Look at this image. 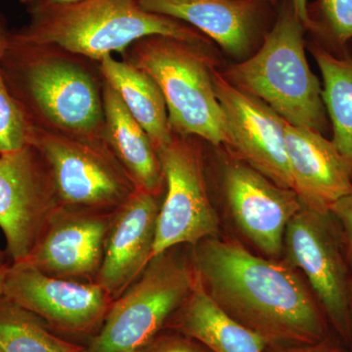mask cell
<instances>
[{"mask_svg":"<svg viewBox=\"0 0 352 352\" xmlns=\"http://www.w3.org/2000/svg\"><path fill=\"white\" fill-rule=\"evenodd\" d=\"M272 352H333L325 347L316 346L314 344H302V346L285 347Z\"/></svg>","mask_w":352,"mask_h":352,"instance_id":"83f0119b","label":"cell"},{"mask_svg":"<svg viewBox=\"0 0 352 352\" xmlns=\"http://www.w3.org/2000/svg\"><path fill=\"white\" fill-rule=\"evenodd\" d=\"M305 30L289 3L264 36L258 52L222 75L289 124L322 132L327 124L325 106L320 82L305 55Z\"/></svg>","mask_w":352,"mask_h":352,"instance_id":"3957f363","label":"cell"},{"mask_svg":"<svg viewBox=\"0 0 352 352\" xmlns=\"http://www.w3.org/2000/svg\"><path fill=\"white\" fill-rule=\"evenodd\" d=\"M175 248L154 256L138 279L113 300L85 352H140L189 295L195 270Z\"/></svg>","mask_w":352,"mask_h":352,"instance_id":"8992f818","label":"cell"},{"mask_svg":"<svg viewBox=\"0 0 352 352\" xmlns=\"http://www.w3.org/2000/svg\"><path fill=\"white\" fill-rule=\"evenodd\" d=\"M113 214L60 207L20 263L51 276L96 282Z\"/></svg>","mask_w":352,"mask_h":352,"instance_id":"4fadbf2b","label":"cell"},{"mask_svg":"<svg viewBox=\"0 0 352 352\" xmlns=\"http://www.w3.org/2000/svg\"><path fill=\"white\" fill-rule=\"evenodd\" d=\"M214 83L226 116L227 148L275 184L293 189L283 118L263 101L234 87L217 69Z\"/></svg>","mask_w":352,"mask_h":352,"instance_id":"8fae6325","label":"cell"},{"mask_svg":"<svg viewBox=\"0 0 352 352\" xmlns=\"http://www.w3.org/2000/svg\"><path fill=\"white\" fill-rule=\"evenodd\" d=\"M171 327L210 352H264L267 342L226 314L208 295L195 271V281L171 317Z\"/></svg>","mask_w":352,"mask_h":352,"instance_id":"d6986e66","label":"cell"},{"mask_svg":"<svg viewBox=\"0 0 352 352\" xmlns=\"http://www.w3.org/2000/svg\"><path fill=\"white\" fill-rule=\"evenodd\" d=\"M146 11L191 25L231 56L249 51L261 0H138Z\"/></svg>","mask_w":352,"mask_h":352,"instance_id":"e0dca14e","label":"cell"},{"mask_svg":"<svg viewBox=\"0 0 352 352\" xmlns=\"http://www.w3.org/2000/svg\"><path fill=\"white\" fill-rule=\"evenodd\" d=\"M23 3L28 4V6H31V4L36 3V2L41 1V0H20Z\"/></svg>","mask_w":352,"mask_h":352,"instance_id":"1f68e13d","label":"cell"},{"mask_svg":"<svg viewBox=\"0 0 352 352\" xmlns=\"http://www.w3.org/2000/svg\"><path fill=\"white\" fill-rule=\"evenodd\" d=\"M131 64L161 89L171 131L228 145L226 116L215 92L214 63L195 44L153 36L132 44Z\"/></svg>","mask_w":352,"mask_h":352,"instance_id":"5b68a950","label":"cell"},{"mask_svg":"<svg viewBox=\"0 0 352 352\" xmlns=\"http://www.w3.org/2000/svg\"><path fill=\"white\" fill-rule=\"evenodd\" d=\"M59 208L47 166L32 145L0 156V229L11 263L29 256Z\"/></svg>","mask_w":352,"mask_h":352,"instance_id":"30bf717a","label":"cell"},{"mask_svg":"<svg viewBox=\"0 0 352 352\" xmlns=\"http://www.w3.org/2000/svg\"><path fill=\"white\" fill-rule=\"evenodd\" d=\"M330 214L338 219L342 226L347 251L352 259V193L333 204Z\"/></svg>","mask_w":352,"mask_h":352,"instance_id":"484cf974","label":"cell"},{"mask_svg":"<svg viewBox=\"0 0 352 352\" xmlns=\"http://www.w3.org/2000/svg\"><path fill=\"white\" fill-rule=\"evenodd\" d=\"M268 1L270 2V3L275 4L277 2V0H268Z\"/></svg>","mask_w":352,"mask_h":352,"instance_id":"d6a6232c","label":"cell"},{"mask_svg":"<svg viewBox=\"0 0 352 352\" xmlns=\"http://www.w3.org/2000/svg\"><path fill=\"white\" fill-rule=\"evenodd\" d=\"M319 9L333 38L340 43L352 38V0H319Z\"/></svg>","mask_w":352,"mask_h":352,"instance_id":"cb8c5ba5","label":"cell"},{"mask_svg":"<svg viewBox=\"0 0 352 352\" xmlns=\"http://www.w3.org/2000/svg\"><path fill=\"white\" fill-rule=\"evenodd\" d=\"M3 296L71 335L98 332L113 302L96 282L51 276L23 263L9 264Z\"/></svg>","mask_w":352,"mask_h":352,"instance_id":"9c48e42d","label":"cell"},{"mask_svg":"<svg viewBox=\"0 0 352 352\" xmlns=\"http://www.w3.org/2000/svg\"><path fill=\"white\" fill-rule=\"evenodd\" d=\"M105 136L113 156L135 189L159 197L164 192L161 163L151 139L110 85L103 91Z\"/></svg>","mask_w":352,"mask_h":352,"instance_id":"ac0fdd59","label":"cell"},{"mask_svg":"<svg viewBox=\"0 0 352 352\" xmlns=\"http://www.w3.org/2000/svg\"><path fill=\"white\" fill-rule=\"evenodd\" d=\"M291 6L296 17L300 20L305 30L316 31L317 25L310 17L308 0H291Z\"/></svg>","mask_w":352,"mask_h":352,"instance_id":"4316f807","label":"cell"},{"mask_svg":"<svg viewBox=\"0 0 352 352\" xmlns=\"http://www.w3.org/2000/svg\"><path fill=\"white\" fill-rule=\"evenodd\" d=\"M323 80L322 99L333 126V143L352 175V59L312 50Z\"/></svg>","mask_w":352,"mask_h":352,"instance_id":"44dd1931","label":"cell"},{"mask_svg":"<svg viewBox=\"0 0 352 352\" xmlns=\"http://www.w3.org/2000/svg\"><path fill=\"white\" fill-rule=\"evenodd\" d=\"M191 261L214 302L267 344H314L323 336L311 292L289 263L217 236L193 245Z\"/></svg>","mask_w":352,"mask_h":352,"instance_id":"6da1fadb","label":"cell"},{"mask_svg":"<svg viewBox=\"0 0 352 352\" xmlns=\"http://www.w3.org/2000/svg\"><path fill=\"white\" fill-rule=\"evenodd\" d=\"M2 74L25 113H36L72 138L96 141L105 129L103 101L87 72L68 61L46 56L41 47L10 34L0 59Z\"/></svg>","mask_w":352,"mask_h":352,"instance_id":"277c9868","label":"cell"},{"mask_svg":"<svg viewBox=\"0 0 352 352\" xmlns=\"http://www.w3.org/2000/svg\"><path fill=\"white\" fill-rule=\"evenodd\" d=\"M10 34H7L3 25L0 22V59L3 56L4 53L8 47Z\"/></svg>","mask_w":352,"mask_h":352,"instance_id":"f1b7e54d","label":"cell"},{"mask_svg":"<svg viewBox=\"0 0 352 352\" xmlns=\"http://www.w3.org/2000/svg\"><path fill=\"white\" fill-rule=\"evenodd\" d=\"M59 337L39 317L0 296V352H85Z\"/></svg>","mask_w":352,"mask_h":352,"instance_id":"7402d4cb","label":"cell"},{"mask_svg":"<svg viewBox=\"0 0 352 352\" xmlns=\"http://www.w3.org/2000/svg\"><path fill=\"white\" fill-rule=\"evenodd\" d=\"M31 145L47 166L60 207L112 214L135 190L110 150L96 141L34 126Z\"/></svg>","mask_w":352,"mask_h":352,"instance_id":"52a82bcc","label":"cell"},{"mask_svg":"<svg viewBox=\"0 0 352 352\" xmlns=\"http://www.w3.org/2000/svg\"><path fill=\"white\" fill-rule=\"evenodd\" d=\"M107 85L117 92L129 112L151 139L156 151L173 141L168 109L161 89L145 72L112 55L100 61Z\"/></svg>","mask_w":352,"mask_h":352,"instance_id":"ffe728a7","label":"cell"},{"mask_svg":"<svg viewBox=\"0 0 352 352\" xmlns=\"http://www.w3.org/2000/svg\"><path fill=\"white\" fill-rule=\"evenodd\" d=\"M328 217L302 206L287 226L284 250L329 316L344 328L349 307L346 268Z\"/></svg>","mask_w":352,"mask_h":352,"instance_id":"5bb4252c","label":"cell"},{"mask_svg":"<svg viewBox=\"0 0 352 352\" xmlns=\"http://www.w3.org/2000/svg\"><path fill=\"white\" fill-rule=\"evenodd\" d=\"M34 124L7 87L0 66V156L31 145Z\"/></svg>","mask_w":352,"mask_h":352,"instance_id":"603a6c76","label":"cell"},{"mask_svg":"<svg viewBox=\"0 0 352 352\" xmlns=\"http://www.w3.org/2000/svg\"><path fill=\"white\" fill-rule=\"evenodd\" d=\"M285 143L293 190L303 207L330 214L333 204L352 193V175L333 141L321 132L284 120Z\"/></svg>","mask_w":352,"mask_h":352,"instance_id":"2e32d148","label":"cell"},{"mask_svg":"<svg viewBox=\"0 0 352 352\" xmlns=\"http://www.w3.org/2000/svg\"><path fill=\"white\" fill-rule=\"evenodd\" d=\"M223 188L240 232L264 256L279 258L287 226L302 208L296 192L275 184L240 160L226 166Z\"/></svg>","mask_w":352,"mask_h":352,"instance_id":"7c38bea8","label":"cell"},{"mask_svg":"<svg viewBox=\"0 0 352 352\" xmlns=\"http://www.w3.org/2000/svg\"><path fill=\"white\" fill-rule=\"evenodd\" d=\"M9 264L0 267V296L3 295L4 282H6V273L7 270H8Z\"/></svg>","mask_w":352,"mask_h":352,"instance_id":"f546056e","label":"cell"},{"mask_svg":"<svg viewBox=\"0 0 352 352\" xmlns=\"http://www.w3.org/2000/svg\"><path fill=\"white\" fill-rule=\"evenodd\" d=\"M31 22L14 38L101 61L140 39L170 36L205 44L207 36L182 21L146 11L138 0H80L58 3L41 0L30 6Z\"/></svg>","mask_w":352,"mask_h":352,"instance_id":"7a4b0ae2","label":"cell"},{"mask_svg":"<svg viewBox=\"0 0 352 352\" xmlns=\"http://www.w3.org/2000/svg\"><path fill=\"white\" fill-rule=\"evenodd\" d=\"M140 352H210L197 340L182 333H161Z\"/></svg>","mask_w":352,"mask_h":352,"instance_id":"d4e9b609","label":"cell"},{"mask_svg":"<svg viewBox=\"0 0 352 352\" xmlns=\"http://www.w3.org/2000/svg\"><path fill=\"white\" fill-rule=\"evenodd\" d=\"M7 254L6 252H2L1 250H0V267H2V266L7 265V264H9L7 263Z\"/></svg>","mask_w":352,"mask_h":352,"instance_id":"4dcf8cb0","label":"cell"},{"mask_svg":"<svg viewBox=\"0 0 352 352\" xmlns=\"http://www.w3.org/2000/svg\"><path fill=\"white\" fill-rule=\"evenodd\" d=\"M160 208L159 197L135 189L113 212L96 279L113 300L138 279L153 258Z\"/></svg>","mask_w":352,"mask_h":352,"instance_id":"9a60e30c","label":"cell"},{"mask_svg":"<svg viewBox=\"0 0 352 352\" xmlns=\"http://www.w3.org/2000/svg\"><path fill=\"white\" fill-rule=\"evenodd\" d=\"M164 179V199L157 217L153 258L182 245L192 247L219 232L204 173L200 150L185 138L157 151Z\"/></svg>","mask_w":352,"mask_h":352,"instance_id":"ba28073f","label":"cell"}]
</instances>
